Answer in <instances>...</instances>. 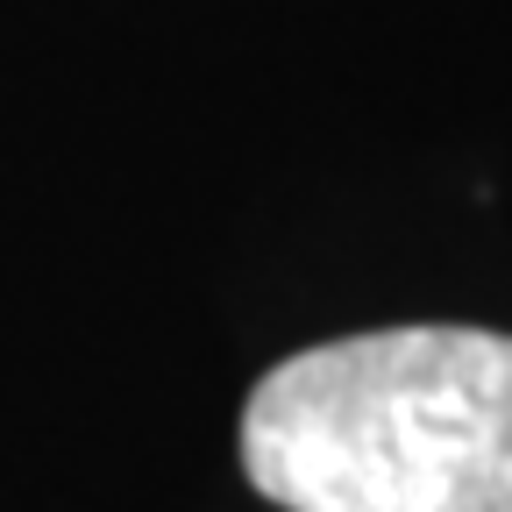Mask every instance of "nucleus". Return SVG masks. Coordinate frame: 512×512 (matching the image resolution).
I'll use <instances>...</instances> for the list:
<instances>
[{
  "instance_id": "nucleus-1",
  "label": "nucleus",
  "mask_w": 512,
  "mask_h": 512,
  "mask_svg": "<svg viewBox=\"0 0 512 512\" xmlns=\"http://www.w3.org/2000/svg\"><path fill=\"white\" fill-rule=\"evenodd\" d=\"M242 470L285 512H512V335L320 342L249 392Z\"/></svg>"
}]
</instances>
